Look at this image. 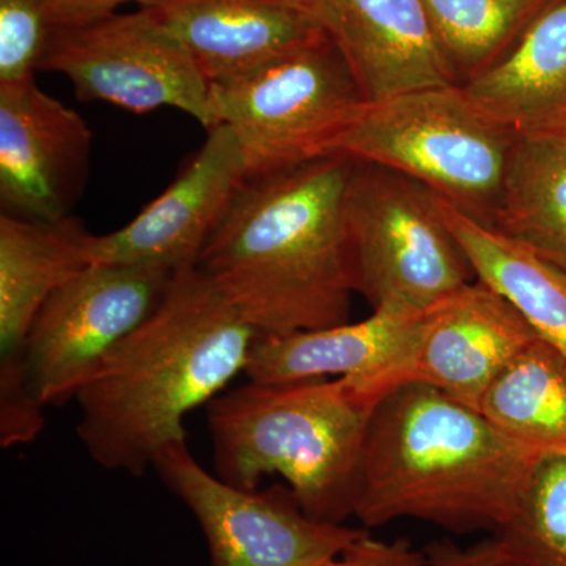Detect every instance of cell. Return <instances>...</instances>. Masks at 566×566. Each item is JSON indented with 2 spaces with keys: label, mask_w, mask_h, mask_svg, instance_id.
Instances as JSON below:
<instances>
[{
  "label": "cell",
  "mask_w": 566,
  "mask_h": 566,
  "mask_svg": "<svg viewBox=\"0 0 566 566\" xmlns=\"http://www.w3.org/2000/svg\"><path fill=\"white\" fill-rule=\"evenodd\" d=\"M344 55L365 103L460 85L420 0H303Z\"/></svg>",
  "instance_id": "cell-15"
},
{
  "label": "cell",
  "mask_w": 566,
  "mask_h": 566,
  "mask_svg": "<svg viewBox=\"0 0 566 566\" xmlns=\"http://www.w3.org/2000/svg\"><path fill=\"white\" fill-rule=\"evenodd\" d=\"M424 554L428 566H494L490 538L465 549L449 539L434 542L424 549Z\"/></svg>",
  "instance_id": "cell-27"
},
{
  "label": "cell",
  "mask_w": 566,
  "mask_h": 566,
  "mask_svg": "<svg viewBox=\"0 0 566 566\" xmlns=\"http://www.w3.org/2000/svg\"><path fill=\"white\" fill-rule=\"evenodd\" d=\"M546 455L434 387H397L371 417L356 517L365 527L409 517L455 534L494 532Z\"/></svg>",
  "instance_id": "cell-3"
},
{
  "label": "cell",
  "mask_w": 566,
  "mask_h": 566,
  "mask_svg": "<svg viewBox=\"0 0 566 566\" xmlns=\"http://www.w3.org/2000/svg\"><path fill=\"white\" fill-rule=\"evenodd\" d=\"M491 227L566 273V133L516 137Z\"/></svg>",
  "instance_id": "cell-20"
},
{
  "label": "cell",
  "mask_w": 566,
  "mask_h": 566,
  "mask_svg": "<svg viewBox=\"0 0 566 566\" xmlns=\"http://www.w3.org/2000/svg\"><path fill=\"white\" fill-rule=\"evenodd\" d=\"M515 137L469 102L461 85L364 103L333 155L411 178L491 226Z\"/></svg>",
  "instance_id": "cell-5"
},
{
  "label": "cell",
  "mask_w": 566,
  "mask_h": 566,
  "mask_svg": "<svg viewBox=\"0 0 566 566\" xmlns=\"http://www.w3.org/2000/svg\"><path fill=\"white\" fill-rule=\"evenodd\" d=\"M422 312L374 311L363 322L290 334H260L249 357V381L281 385L349 376L367 387L411 344Z\"/></svg>",
  "instance_id": "cell-18"
},
{
  "label": "cell",
  "mask_w": 566,
  "mask_h": 566,
  "mask_svg": "<svg viewBox=\"0 0 566 566\" xmlns=\"http://www.w3.org/2000/svg\"><path fill=\"white\" fill-rule=\"evenodd\" d=\"M51 32L40 0H0V85L35 80Z\"/></svg>",
  "instance_id": "cell-24"
},
{
  "label": "cell",
  "mask_w": 566,
  "mask_h": 566,
  "mask_svg": "<svg viewBox=\"0 0 566 566\" xmlns=\"http://www.w3.org/2000/svg\"><path fill=\"white\" fill-rule=\"evenodd\" d=\"M87 230L0 216V444H29L44 428V408L29 392L25 345L52 294L91 266Z\"/></svg>",
  "instance_id": "cell-11"
},
{
  "label": "cell",
  "mask_w": 566,
  "mask_h": 566,
  "mask_svg": "<svg viewBox=\"0 0 566 566\" xmlns=\"http://www.w3.org/2000/svg\"><path fill=\"white\" fill-rule=\"evenodd\" d=\"M461 88L515 139L566 133V0H551L497 62Z\"/></svg>",
  "instance_id": "cell-17"
},
{
  "label": "cell",
  "mask_w": 566,
  "mask_h": 566,
  "mask_svg": "<svg viewBox=\"0 0 566 566\" xmlns=\"http://www.w3.org/2000/svg\"><path fill=\"white\" fill-rule=\"evenodd\" d=\"M536 338L504 297L474 281L422 312L411 344L367 390L382 400L397 387L423 385L479 409L491 382Z\"/></svg>",
  "instance_id": "cell-12"
},
{
  "label": "cell",
  "mask_w": 566,
  "mask_h": 566,
  "mask_svg": "<svg viewBox=\"0 0 566 566\" xmlns=\"http://www.w3.org/2000/svg\"><path fill=\"white\" fill-rule=\"evenodd\" d=\"M344 221L354 293L371 311L424 312L475 281L438 196L405 175L352 159Z\"/></svg>",
  "instance_id": "cell-6"
},
{
  "label": "cell",
  "mask_w": 566,
  "mask_h": 566,
  "mask_svg": "<svg viewBox=\"0 0 566 566\" xmlns=\"http://www.w3.org/2000/svg\"><path fill=\"white\" fill-rule=\"evenodd\" d=\"M40 70L65 76L81 102L134 114L174 107L203 128L216 126L210 82L150 9L52 29Z\"/></svg>",
  "instance_id": "cell-8"
},
{
  "label": "cell",
  "mask_w": 566,
  "mask_h": 566,
  "mask_svg": "<svg viewBox=\"0 0 566 566\" xmlns=\"http://www.w3.org/2000/svg\"><path fill=\"white\" fill-rule=\"evenodd\" d=\"M245 180L233 133L226 125L212 126L172 185L132 222L107 234H88V263L156 264L175 271L193 266Z\"/></svg>",
  "instance_id": "cell-14"
},
{
  "label": "cell",
  "mask_w": 566,
  "mask_h": 566,
  "mask_svg": "<svg viewBox=\"0 0 566 566\" xmlns=\"http://www.w3.org/2000/svg\"><path fill=\"white\" fill-rule=\"evenodd\" d=\"M439 207L475 281L485 283L566 357V273L494 227L469 218L441 197Z\"/></svg>",
  "instance_id": "cell-19"
},
{
  "label": "cell",
  "mask_w": 566,
  "mask_h": 566,
  "mask_svg": "<svg viewBox=\"0 0 566 566\" xmlns=\"http://www.w3.org/2000/svg\"><path fill=\"white\" fill-rule=\"evenodd\" d=\"M177 271L91 264L52 294L25 345V379L36 403L46 409L76 400L103 360L155 312Z\"/></svg>",
  "instance_id": "cell-9"
},
{
  "label": "cell",
  "mask_w": 566,
  "mask_h": 566,
  "mask_svg": "<svg viewBox=\"0 0 566 566\" xmlns=\"http://www.w3.org/2000/svg\"><path fill=\"white\" fill-rule=\"evenodd\" d=\"M150 9L210 84L237 80L326 36L303 0H163Z\"/></svg>",
  "instance_id": "cell-16"
},
{
  "label": "cell",
  "mask_w": 566,
  "mask_h": 566,
  "mask_svg": "<svg viewBox=\"0 0 566 566\" xmlns=\"http://www.w3.org/2000/svg\"><path fill=\"white\" fill-rule=\"evenodd\" d=\"M324 566H428V560L406 539L382 542L368 534Z\"/></svg>",
  "instance_id": "cell-25"
},
{
  "label": "cell",
  "mask_w": 566,
  "mask_h": 566,
  "mask_svg": "<svg viewBox=\"0 0 566 566\" xmlns=\"http://www.w3.org/2000/svg\"><path fill=\"white\" fill-rule=\"evenodd\" d=\"M153 469L202 527L210 566H324L368 535L308 516L290 488L241 490L223 482L186 441L166 447Z\"/></svg>",
  "instance_id": "cell-10"
},
{
  "label": "cell",
  "mask_w": 566,
  "mask_h": 566,
  "mask_svg": "<svg viewBox=\"0 0 566 566\" xmlns=\"http://www.w3.org/2000/svg\"><path fill=\"white\" fill-rule=\"evenodd\" d=\"M92 132L35 80L0 85V203L29 221L71 218L91 167Z\"/></svg>",
  "instance_id": "cell-13"
},
{
  "label": "cell",
  "mask_w": 566,
  "mask_h": 566,
  "mask_svg": "<svg viewBox=\"0 0 566 566\" xmlns=\"http://www.w3.org/2000/svg\"><path fill=\"white\" fill-rule=\"evenodd\" d=\"M460 85L505 54L551 0H420Z\"/></svg>",
  "instance_id": "cell-22"
},
{
  "label": "cell",
  "mask_w": 566,
  "mask_h": 566,
  "mask_svg": "<svg viewBox=\"0 0 566 566\" xmlns=\"http://www.w3.org/2000/svg\"><path fill=\"white\" fill-rule=\"evenodd\" d=\"M562 453H566V450H565V452H562Z\"/></svg>",
  "instance_id": "cell-28"
},
{
  "label": "cell",
  "mask_w": 566,
  "mask_h": 566,
  "mask_svg": "<svg viewBox=\"0 0 566 566\" xmlns=\"http://www.w3.org/2000/svg\"><path fill=\"white\" fill-rule=\"evenodd\" d=\"M216 126L243 153L248 178L333 156L364 98L329 36L237 80L210 84Z\"/></svg>",
  "instance_id": "cell-7"
},
{
  "label": "cell",
  "mask_w": 566,
  "mask_h": 566,
  "mask_svg": "<svg viewBox=\"0 0 566 566\" xmlns=\"http://www.w3.org/2000/svg\"><path fill=\"white\" fill-rule=\"evenodd\" d=\"M490 543L494 566H566V453L543 458L520 509Z\"/></svg>",
  "instance_id": "cell-23"
},
{
  "label": "cell",
  "mask_w": 566,
  "mask_h": 566,
  "mask_svg": "<svg viewBox=\"0 0 566 566\" xmlns=\"http://www.w3.org/2000/svg\"><path fill=\"white\" fill-rule=\"evenodd\" d=\"M52 29L80 28L115 14L125 3L153 7L163 0H40Z\"/></svg>",
  "instance_id": "cell-26"
},
{
  "label": "cell",
  "mask_w": 566,
  "mask_h": 566,
  "mask_svg": "<svg viewBox=\"0 0 566 566\" xmlns=\"http://www.w3.org/2000/svg\"><path fill=\"white\" fill-rule=\"evenodd\" d=\"M379 401L349 376L281 385L248 379L207 406L214 474L241 490L281 475L308 516L344 524L356 516Z\"/></svg>",
  "instance_id": "cell-4"
},
{
  "label": "cell",
  "mask_w": 566,
  "mask_h": 566,
  "mask_svg": "<svg viewBox=\"0 0 566 566\" xmlns=\"http://www.w3.org/2000/svg\"><path fill=\"white\" fill-rule=\"evenodd\" d=\"M479 411L521 444L565 452L566 357L536 338L491 382Z\"/></svg>",
  "instance_id": "cell-21"
},
{
  "label": "cell",
  "mask_w": 566,
  "mask_h": 566,
  "mask_svg": "<svg viewBox=\"0 0 566 566\" xmlns=\"http://www.w3.org/2000/svg\"><path fill=\"white\" fill-rule=\"evenodd\" d=\"M193 264L76 395V431L103 469L140 476L166 447L186 441L185 419L245 375L260 337Z\"/></svg>",
  "instance_id": "cell-1"
},
{
  "label": "cell",
  "mask_w": 566,
  "mask_h": 566,
  "mask_svg": "<svg viewBox=\"0 0 566 566\" xmlns=\"http://www.w3.org/2000/svg\"><path fill=\"white\" fill-rule=\"evenodd\" d=\"M352 159L326 156L248 178L196 266L262 334L349 322L344 197Z\"/></svg>",
  "instance_id": "cell-2"
}]
</instances>
